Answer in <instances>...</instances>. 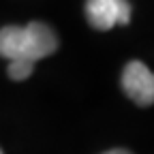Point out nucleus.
Instances as JSON below:
<instances>
[{
  "label": "nucleus",
  "instance_id": "f257e3e1",
  "mask_svg": "<svg viewBox=\"0 0 154 154\" xmlns=\"http://www.w3.org/2000/svg\"><path fill=\"white\" fill-rule=\"evenodd\" d=\"M58 49L56 32L43 22H30L26 26H5L0 30V54L7 60L38 62Z\"/></svg>",
  "mask_w": 154,
  "mask_h": 154
},
{
  "label": "nucleus",
  "instance_id": "f03ea898",
  "mask_svg": "<svg viewBox=\"0 0 154 154\" xmlns=\"http://www.w3.org/2000/svg\"><path fill=\"white\" fill-rule=\"evenodd\" d=\"M86 19L94 30H111L113 26H126L131 22L128 0H86Z\"/></svg>",
  "mask_w": 154,
  "mask_h": 154
},
{
  "label": "nucleus",
  "instance_id": "7ed1b4c3",
  "mask_svg": "<svg viewBox=\"0 0 154 154\" xmlns=\"http://www.w3.org/2000/svg\"><path fill=\"white\" fill-rule=\"evenodd\" d=\"M122 90L135 105H154V73L143 62L131 60L122 71Z\"/></svg>",
  "mask_w": 154,
  "mask_h": 154
},
{
  "label": "nucleus",
  "instance_id": "20e7f679",
  "mask_svg": "<svg viewBox=\"0 0 154 154\" xmlns=\"http://www.w3.org/2000/svg\"><path fill=\"white\" fill-rule=\"evenodd\" d=\"M34 64H36V62H32V60H9L7 73H9L11 79H15V82H24V79H28V77L32 75Z\"/></svg>",
  "mask_w": 154,
  "mask_h": 154
},
{
  "label": "nucleus",
  "instance_id": "39448f33",
  "mask_svg": "<svg viewBox=\"0 0 154 154\" xmlns=\"http://www.w3.org/2000/svg\"><path fill=\"white\" fill-rule=\"evenodd\" d=\"M103 154H131V152L122 150V148H116V150H109V152H103Z\"/></svg>",
  "mask_w": 154,
  "mask_h": 154
}]
</instances>
